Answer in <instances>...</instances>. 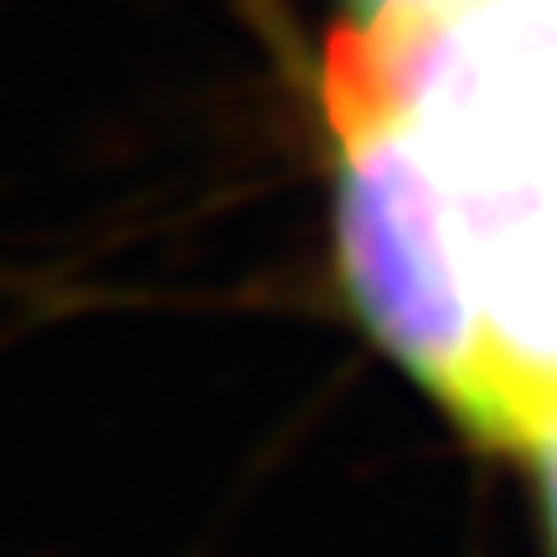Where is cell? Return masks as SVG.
<instances>
[{
  "label": "cell",
  "instance_id": "obj_3",
  "mask_svg": "<svg viewBox=\"0 0 557 557\" xmlns=\"http://www.w3.org/2000/svg\"><path fill=\"white\" fill-rule=\"evenodd\" d=\"M537 459L547 465V491H553V527H557V429L547 434V444L537 449Z\"/></svg>",
  "mask_w": 557,
  "mask_h": 557
},
{
  "label": "cell",
  "instance_id": "obj_1",
  "mask_svg": "<svg viewBox=\"0 0 557 557\" xmlns=\"http://www.w3.org/2000/svg\"><path fill=\"white\" fill-rule=\"evenodd\" d=\"M320 99L423 171L491 351V444L537 455L557 429V0L346 21Z\"/></svg>",
  "mask_w": 557,
  "mask_h": 557
},
{
  "label": "cell",
  "instance_id": "obj_2",
  "mask_svg": "<svg viewBox=\"0 0 557 557\" xmlns=\"http://www.w3.org/2000/svg\"><path fill=\"white\" fill-rule=\"evenodd\" d=\"M470 0H346V21H393V16H434Z\"/></svg>",
  "mask_w": 557,
  "mask_h": 557
}]
</instances>
